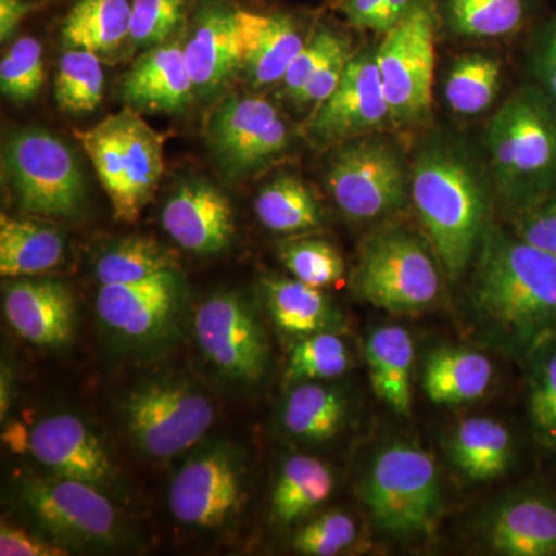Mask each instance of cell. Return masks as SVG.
I'll return each mask as SVG.
<instances>
[{
	"mask_svg": "<svg viewBox=\"0 0 556 556\" xmlns=\"http://www.w3.org/2000/svg\"><path fill=\"white\" fill-rule=\"evenodd\" d=\"M482 535L501 555L556 556V503L535 493L507 497L486 515Z\"/></svg>",
	"mask_w": 556,
	"mask_h": 556,
	"instance_id": "22",
	"label": "cell"
},
{
	"mask_svg": "<svg viewBox=\"0 0 556 556\" xmlns=\"http://www.w3.org/2000/svg\"><path fill=\"white\" fill-rule=\"evenodd\" d=\"M3 172L22 211L68 218L83 206L86 179L79 161L49 131L27 129L11 135L3 149Z\"/></svg>",
	"mask_w": 556,
	"mask_h": 556,
	"instance_id": "11",
	"label": "cell"
},
{
	"mask_svg": "<svg viewBox=\"0 0 556 556\" xmlns=\"http://www.w3.org/2000/svg\"><path fill=\"white\" fill-rule=\"evenodd\" d=\"M263 294L270 318L285 334L303 338L317 332L345 331V317L320 288L298 278L266 277Z\"/></svg>",
	"mask_w": 556,
	"mask_h": 556,
	"instance_id": "24",
	"label": "cell"
},
{
	"mask_svg": "<svg viewBox=\"0 0 556 556\" xmlns=\"http://www.w3.org/2000/svg\"><path fill=\"white\" fill-rule=\"evenodd\" d=\"M123 416L139 452L152 459H170L207 433L215 408L192 380L155 378L138 383L127 394Z\"/></svg>",
	"mask_w": 556,
	"mask_h": 556,
	"instance_id": "8",
	"label": "cell"
},
{
	"mask_svg": "<svg viewBox=\"0 0 556 556\" xmlns=\"http://www.w3.org/2000/svg\"><path fill=\"white\" fill-rule=\"evenodd\" d=\"M43 83V50L36 38L24 36L0 62V90L14 102L35 100Z\"/></svg>",
	"mask_w": 556,
	"mask_h": 556,
	"instance_id": "40",
	"label": "cell"
},
{
	"mask_svg": "<svg viewBox=\"0 0 556 556\" xmlns=\"http://www.w3.org/2000/svg\"><path fill=\"white\" fill-rule=\"evenodd\" d=\"M325 186L336 206L354 222L390 217L412 201V167L396 141L365 135L332 148Z\"/></svg>",
	"mask_w": 556,
	"mask_h": 556,
	"instance_id": "7",
	"label": "cell"
},
{
	"mask_svg": "<svg viewBox=\"0 0 556 556\" xmlns=\"http://www.w3.org/2000/svg\"><path fill=\"white\" fill-rule=\"evenodd\" d=\"M357 527L343 511H329L299 530L292 546L302 555L332 556L356 541Z\"/></svg>",
	"mask_w": 556,
	"mask_h": 556,
	"instance_id": "42",
	"label": "cell"
},
{
	"mask_svg": "<svg viewBox=\"0 0 556 556\" xmlns=\"http://www.w3.org/2000/svg\"><path fill=\"white\" fill-rule=\"evenodd\" d=\"M354 50L351 43L340 49L338 53L332 54L328 61L324 62L320 68L314 73L313 78L303 86L294 98V104L303 105V108H317L320 102L327 100L329 94L338 89L340 79L345 73L348 62L353 58Z\"/></svg>",
	"mask_w": 556,
	"mask_h": 556,
	"instance_id": "46",
	"label": "cell"
},
{
	"mask_svg": "<svg viewBox=\"0 0 556 556\" xmlns=\"http://www.w3.org/2000/svg\"><path fill=\"white\" fill-rule=\"evenodd\" d=\"M186 303L185 278L175 269L137 283L102 285L97 313L116 345L130 353H156L181 334Z\"/></svg>",
	"mask_w": 556,
	"mask_h": 556,
	"instance_id": "10",
	"label": "cell"
},
{
	"mask_svg": "<svg viewBox=\"0 0 556 556\" xmlns=\"http://www.w3.org/2000/svg\"><path fill=\"white\" fill-rule=\"evenodd\" d=\"M552 340L533 351L529 409L541 444L556 448V342Z\"/></svg>",
	"mask_w": 556,
	"mask_h": 556,
	"instance_id": "39",
	"label": "cell"
},
{
	"mask_svg": "<svg viewBox=\"0 0 556 556\" xmlns=\"http://www.w3.org/2000/svg\"><path fill=\"white\" fill-rule=\"evenodd\" d=\"M533 84L556 108V14L541 27L530 49Z\"/></svg>",
	"mask_w": 556,
	"mask_h": 556,
	"instance_id": "45",
	"label": "cell"
},
{
	"mask_svg": "<svg viewBox=\"0 0 556 556\" xmlns=\"http://www.w3.org/2000/svg\"><path fill=\"white\" fill-rule=\"evenodd\" d=\"M280 260L294 278L314 288L331 287L345 274L342 254L327 240L287 241L280 247Z\"/></svg>",
	"mask_w": 556,
	"mask_h": 556,
	"instance_id": "38",
	"label": "cell"
},
{
	"mask_svg": "<svg viewBox=\"0 0 556 556\" xmlns=\"http://www.w3.org/2000/svg\"><path fill=\"white\" fill-rule=\"evenodd\" d=\"M33 457L53 473L98 486L115 481V468L97 434L73 415L40 419L28 437Z\"/></svg>",
	"mask_w": 556,
	"mask_h": 556,
	"instance_id": "17",
	"label": "cell"
},
{
	"mask_svg": "<svg viewBox=\"0 0 556 556\" xmlns=\"http://www.w3.org/2000/svg\"><path fill=\"white\" fill-rule=\"evenodd\" d=\"M244 467L237 450L217 445L179 468L169 490L172 515L195 529H222L239 515Z\"/></svg>",
	"mask_w": 556,
	"mask_h": 556,
	"instance_id": "16",
	"label": "cell"
},
{
	"mask_svg": "<svg viewBox=\"0 0 556 556\" xmlns=\"http://www.w3.org/2000/svg\"><path fill=\"white\" fill-rule=\"evenodd\" d=\"M383 0H343L342 10L348 21L362 30H378Z\"/></svg>",
	"mask_w": 556,
	"mask_h": 556,
	"instance_id": "48",
	"label": "cell"
},
{
	"mask_svg": "<svg viewBox=\"0 0 556 556\" xmlns=\"http://www.w3.org/2000/svg\"><path fill=\"white\" fill-rule=\"evenodd\" d=\"M3 311L10 327L33 345L60 348L75 336V300L61 281H14L5 289Z\"/></svg>",
	"mask_w": 556,
	"mask_h": 556,
	"instance_id": "19",
	"label": "cell"
},
{
	"mask_svg": "<svg viewBox=\"0 0 556 556\" xmlns=\"http://www.w3.org/2000/svg\"><path fill=\"white\" fill-rule=\"evenodd\" d=\"M450 30L467 38H504L525 25L529 0H444Z\"/></svg>",
	"mask_w": 556,
	"mask_h": 556,
	"instance_id": "35",
	"label": "cell"
},
{
	"mask_svg": "<svg viewBox=\"0 0 556 556\" xmlns=\"http://www.w3.org/2000/svg\"><path fill=\"white\" fill-rule=\"evenodd\" d=\"M492 380V361L470 348H438L424 362L422 388L437 405L478 401L489 391Z\"/></svg>",
	"mask_w": 556,
	"mask_h": 556,
	"instance_id": "25",
	"label": "cell"
},
{
	"mask_svg": "<svg viewBox=\"0 0 556 556\" xmlns=\"http://www.w3.org/2000/svg\"><path fill=\"white\" fill-rule=\"evenodd\" d=\"M503 79V64L492 54H463L456 58L445 78L448 108L460 116H478L495 102Z\"/></svg>",
	"mask_w": 556,
	"mask_h": 556,
	"instance_id": "34",
	"label": "cell"
},
{
	"mask_svg": "<svg viewBox=\"0 0 556 556\" xmlns=\"http://www.w3.org/2000/svg\"><path fill=\"white\" fill-rule=\"evenodd\" d=\"M514 230L556 258V193L515 214Z\"/></svg>",
	"mask_w": 556,
	"mask_h": 556,
	"instance_id": "44",
	"label": "cell"
},
{
	"mask_svg": "<svg viewBox=\"0 0 556 556\" xmlns=\"http://www.w3.org/2000/svg\"><path fill=\"white\" fill-rule=\"evenodd\" d=\"M104 70L98 54L68 49L62 54L54 75V100L67 113L94 112L102 102Z\"/></svg>",
	"mask_w": 556,
	"mask_h": 556,
	"instance_id": "36",
	"label": "cell"
},
{
	"mask_svg": "<svg viewBox=\"0 0 556 556\" xmlns=\"http://www.w3.org/2000/svg\"><path fill=\"white\" fill-rule=\"evenodd\" d=\"M119 222H137L160 188L164 137L137 110L124 108L91 129L75 130Z\"/></svg>",
	"mask_w": 556,
	"mask_h": 556,
	"instance_id": "4",
	"label": "cell"
},
{
	"mask_svg": "<svg viewBox=\"0 0 556 556\" xmlns=\"http://www.w3.org/2000/svg\"><path fill=\"white\" fill-rule=\"evenodd\" d=\"M64 257L60 230L39 219L0 217V274L17 278L56 268Z\"/></svg>",
	"mask_w": 556,
	"mask_h": 556,
	"instance_id": "27",
	"label": "cell"
},
{
	"mask_svg": "<svg viewBox=\"0 0 556 556\" xmlns=\"http://www.w3.org/2000/svg\"><path fill=\"white\" fill-rule=\"evenodd\" d=\"M197 342L207 361L230 380L257 383L269 362L265 329L237 292H219L201 303L193 318Z\"/></svg>",
	"mask_w": 556,
	"mask_h": 556,
	"instance_id": "15",
	"label": "cell"
},
{
	"mask_svg": "<svg viewBox=\"0 0 556 556\" xmlns=\"http://www.w3.org/2000/svg\"><path fill=\"white\" fill-rule=\"evenodd\" d=\"M365 356L376 397L399 415L409 416L415 345L407 329L399 325L376 328L367 340Z\"/></svg>",
	"mask_w": 556,
	"mask_h": 556,
	"instance_id": "26",
	"label": "cell"
},
{
	"mask_svg": "<svg viewBox=\"0 0 556 556\" xmlns=\"http://www.w3.org/2000/svg\"><path fill=\"white\" fill-rule=\"evenodd\" d=\"M485 148L496 193L515 214L556 193V108L535 84L497 109Z\"/></svg>",
	"mask_w": 556,
	"mask_h": 556,
	"instance_id": "3",
	"label": "cell"
},
{
	"mask_svg": "<svg viewBox=\"0 0 556 556\" xmlns=\"http://www.w3.org/2000/svg\"><path fill=\"white\" fill-rule=\"evenodd\" d=\"M350 367V350L339 332H317L292 343L285 380L300 383L334 379L345 375Z\"/></svg>",
	"mask_w": 556,
	"mask_h": 556,
	"instance_id": "37",
	"label": "cell"
},
{
	"mask_svg": "<svg viewBox=\"0 0 556 556\" xmlns=\"http://www.w3.org/2000/svg\"><path fill=\"white\" fill-rule=\"evenodd\" d=\"M17 492L25 510L62 546L109 547L123 535L118 510L101 486L56 473L30 475Z\"/></svg>",
	"mask_w": 556,
	"mask_h": 556,
	"instance_id": "12",
	"label": "cell"
},
{
	"mask_svg": "<svg viewBox=\"0 0 556 556\" xmlns=\"http://www.w3.org/2000/svg\"><path fill=\"white\" fill-rule=\"evenodd\" d=\"M206 138L226 175L244 178L266 169L287 152L291 129L268 98L240 94L226 98L214 109Z\"/></svg>",
	"mask_w": 556,
	"mask_h": 556,
	"instance_id": "13",
	"label": "cell"
},
{
	"mask_svg": "<svg viewBox=\"0 0 556 556\" xmlns=\"http://www.w3.org/2000/svg\"><path fill=\"white\" fill-rule=\"evenodd\" d=\"M453 464L471 481H490L506 473L514 444L506 426L489 417L463 420L448 439Z\"/></svg>",
	"mask_w": 556,
	"mask_h": 556,
	"instance_id": "28",
	"label": "cell"
},
{
	"mask_svg": "<svg viewBox=\"0 0 556 556\" xmlns=\"http://www.w3.org/2000/svg\"><path fill=\"white\" fill-rule=\"evenodd\" d=\"M362 497L382 532L430 535L442 510L441 481L433 456L413 442L387 445L368 468Z\"/></svg>",
	"mask_w": 556,
	"mask_h": 556,
	"instance_id": "6",
	"label": "cell"
},
{
	"mask_svg": "<svg viewBox=\"0 0 556 556\" xmlns=\"http://www.w3.org/2000/svg\"><path fill=\"white\" fill-rule=\"evenodd\" d=\"M185 58L200 94L208 97L222 90L240 73L236 11L219 3L201 10L185 43Z\"/></svg>",
	"mask_w": 556,
	"mask_h": 556,
	"instance_id": "23",
	"label": "cell"
},
{
	"mask_svg": "<svg viewBox=\"0 0 556 556\" xmlns=\"http://www.w3.org/2000/svg\"><path fill=\"white\" fill-rule=\"evenodd\" d=\"M11 376L10 367H7L5 364L2 365V391H0V413H2V419L5 417L7 413L11 407Z\"/></svg>",
	"mask_w": 556,
	"mask_h": 556,
	"instance_id": "51",
	"label": "cell"
},
{
	"mask_svg": "<svg viewBox=\"0 0 556 556\" xmlns=\"http://www.w3.org/2000/svg\"><path fill=\"white\" fill-rule=\"evenodd\" d=\"M334 490V475L327 464L311 456H289L281 466L273 492V514L291 525L328 501Z\"/></svg>",
	"mask_w": 556,
	"mask_h": 556,
	"instance_id": "31",
	"label": "cell"
},
{
	"mask_svg": "<svg viewBox=\"0 0 556 556\" xmlns=\"http://www.w3.org/2000/svg\"><path fill=\"white\" fill-rule=\"evenodd\" d=\"M236 20L240 72L258 89L280 84L308 39L285 14L236 10Z\"/></svg>",
	"mask_w": 556,
	"mask_h": 556,
	"instance_id": "20",
	"label": "cell"
},
{
	"mask_svg": "<svg viewBox=\"0 0 556 556\" xmlns=\"http://www.w3.org/2000/svg\"><path fill=\"white\" fill-rule=\"evenodd\" d=\"M413 3H415V0H383L379 13L378 30L376 31L387 35L391 28L396 27L399 22L407 16Z\"/></svg>",
	"mask_w": 556,
	"mask_h": 556,
	"instance_id": "50",
	"label": "cell"
},
{
	"mask_svg": "<svg viewBox=\"0 0 556 556\" xmlns=\"http://www.w3.org/2000/svg\"><path fill=\"white\" fill-rule=\"evenodd\" d=\"M439 13L430 0H415L376 50L383 93L394 127L426 123L433 105Z\"/></svg>",
	"mask_w": 556,
	"mask_h": 556,
	"instance_id": "9",
	"label": "cell"
},
{
	"mask_svg": "<svg viewBox=\"0 0 556 556\" xmlns=\"http://www.w3.org/2000/svg\"><path fill=\"white\" fill-rule=\"evenodd\" d=\"M255 214L266 229L277 233L309 232L324 223L320 201L294 175H281L263 186L255 199Z\"/></svg>",
	"mask_w": 556,
	"mask_h": 556,
	"instance_id": "32",
	"label": "cell"
},
{
	"mask_svg": "<svg viewBox=\"0 0 556 556\" xmlns=\"http://www.w3.org/2000/svg\"><path fill=\"white\" fill-rule=\"evenodd\" d=\"M441 263L433 249L407 228L380 229L362 244L353 291L375 308L417 314L442 294Z\"/></svg>",
	"mask_w": 556,
	"mask_h": 556,
	"instance_id": "5",
	"label": "cell"
},
{
	"mask_svg": "<svg viewBox=\"0 0 556 556\" xmlns=\"http://www.w3.org/2000/svg\"><path fill=\"white\" fill-rule=\"evenodd\" d=\"M492 174L456 139L434 138L412 166V201L452 283L473 263L490 226Z\"/></svg>",
	"mask_w": 556,
	"mask_h": 556,
	"instance_id": "2",
	"label": "cell"
},
{
	"mask_svg": "<svg viewBox=\"0 0 556 556\" xmlns=\"http://www.w3.org/2000/svg\"><path fill=\"white\" fill-rule=\"evenodd\" d=\"M348 43H351V40L342 33L328 27L318 28L306 40L305 47L289 65L287 75L280 83L281 89H283V93L287 94L289 100H294L303 86L313 78L314 73L324 65V62L328 61L332 54L338 53L340 49L346 47Z\"/></svg>",
	"mask_w": 556,
	"mask_h": 556,
	"instance_id": "43",
	"label": "cell"
},
{
	"mask_svg": "<svg viewBox=\"0 0 556 556\" xmlns=\"http://www.w3.org/2000/svg\"><path fill=\"white\" fill-rule=\"evenodd\" d=\"M33 10L31 3L24 0H0V39L9 40L22 21Z\"/></svg>",
	"mask_w": 556,
	"mask_h": 556,
	"instance_id": "49",
	"label": "cell"
},
{
	"mask_svg": "<svg viewBox=\"0 0 556 556\" xmlns=\"http://www.w3.org/2000/svg\"><path fill=\"white\" fill-rule=\"evenodd\" d=\"M129 0H78L62 25L67 49L109 53L130 38Z\"/></svg>",
	"mask_w": 556,
	"mask_h": 556,
	"instance_id": "29",
	"label": "cell"
},
{
	"mask_svg": "<svg viewBox=\"0 0 556 556\" xmlns=\"http://www.w3.org/2000/svg\"><path fill=\"white\" fill-rule=\"evenodd\" d=\"M193 91L181 43H163L146 51L121 84L127 108L139 113L182 112L189 108Z\"/></svg>",
	"mask_w": 556,
	"mask_h": 556,
	"instance_id": "21",
	"label": "cell"
},
{
	"mask_svg": "<svg viewBox=\"0 0 556 556\" xmlns=\"http://www.w3.org/2000/svg\"><path fill=\"white\" fill-rule=\"evenodd\" d=\"M67 547L42 540L21 527L3 522L0 527V555L2 556H64Z\"/></svg>",
	"mask_w": 556,
	"mask_h": 556,
	"instance_id": "47",
	"label": "cell"
},
{
	"mask_svg": "<svg viewBox=\"0 0 556 556\" xmlns=\"http://www.w3.org/2000/svg\"><path fill=\"white\" fill-rule=\"evenodd\" d=\"M394 126L383 93L376 50L357 51L348 62L338 89L314 108L303 134L314 148L332 149Z\"/></svg>",
	"mask_w": 556,
	"mask_h": 556,
	"instance_id": "14",
	"label": "cell"
},
{
	"mask_svg": "<svg viewBox=\"0 0 556 556\" xmlns=\"http://www.w3.org/2000/svg\"><path fill=\"white\" fill-rule=\"evenodd\" d=\"M346 399L338 390L314 382H300L289 391L281 408V424L292 437L324 442L345 426Z\"/></svg>",
	"mask_w": 556,
	"mask_h": 556,
	"instance_id": "30",
	"label": "cell"
},
{
	"mask_svg": "<svg viewBox=\"0 0 556 556\" xmlns=\"http://www.w3.org/2000/svg\"><path fill=\"white\" fill-rule=\"evenodd\" d=\"M161 222L179 247L200 255L222 252L236 236L232 204L204 181L179 186L164 204Z\"/></svg>",
	"mask_w": 556,
	"mask_h": 556,
	"instance_id": "18",
	"label": "cell"
},
{
	"mask_svg": "<svg viewBox=\"0 0 556 556\" xmlns=\"http://www.w3.org/2000/svg\"><path fill=\"white\" fill-rule=\"evenodd\" d=\"M473 263L471 306L496 339L533 353L554 338L556 258L490 223Z\"/></svg>",
	"mask_w": 556,
	"mask_h": 556,
	"instance_id": "1",
	"label": "cell"
},
{
	"mask_svg": "<svg viewBox=\"0 0 556 556\" xmlns=\"http://www.w3.org/2000/svg\"><path fill=\"white\" fill-rule=\"evenodd\" d=\"M175 269H178L177 257L160 241L146 236L115 241L101 252L94 265L101 287L137 283Z\"/></svg>",
	"mask_w": 556,
	"mask_h": 556,
	"instance_id": "33",
	"label": "cell"
},
{
	"mask_svg": "<svg viewBox=\"0 0 556 556\" xmlns=\"http://www.w3.org/2000/svg\"><path fill=\"white\" fill-rule=\"evenodd\" d=\"M189 0H131L130 40L150 50L167 43L185 25Z\"/></svg>",
	"mask_w": 556,
	"mask_h": 556,
	"instance_id": "41",
	"label": "cell"
}]
</instances>
